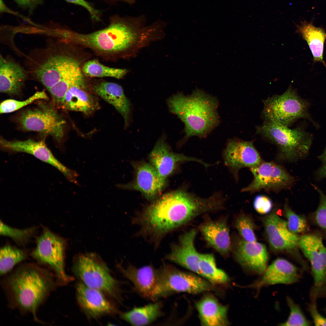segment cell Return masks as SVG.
<instances>
[{
  "label": "cell",
  "instance_id": "6da1fadb",
  "mask_svg": "<svg viewBox=\"0 0 326 326\" xmlns=\"http://www.w3.org/2000/svg\"><path fill=\"white\" fill-rule=\"evenodd\" d=\"M217 197L202 198L183 190L163 195L144 210L140 221L146 231L164 234L204 213L218 210Z\"/></svg>",
  "mask_w": 326,
  "mask_h": 326
},
{
  "label": "cell",
  "instance_id": "7a4b0ae2",
  "mask_svg": "<svg viewBox=\"0 0 326 326\" xmlns=\"http://www.w3.org/2000/svg\"><path fill=\"white\" fill-rule=\"evenodd\" d=\"M140 17H114L109 24L100 30L87 34L62 28V39L73 45L91 51L106 60L114 61L127 56L137 39L145 34Z\"/></svg>",
  "mask_w": 326,
  "mask_h": 326
},
{
  "label": "cell",
  "instance_id": "3957f363",
  "mask_svg": "<svg viewBox=\"0 0 326 326\" xmlns=\"http://www.w3.org/2000/svg\"><path fill=\"white\" fill-rule=\"evenodd\" d=\"M4 284L11 306L31 313L39 321L37 311L57 284L54 274L37 265L27 264L18 267Z\"/></svg>",
  "mask_w": 326,
  "mask_h": 326
},
{
  "label": "cell",
  "instance_id": "277c9868",
  "mask_svg": "<svg viewBox=\"0 0 326 326\" xmlns=\"http://www.w3.org/2000/svg\"><path fill=\"white\" fill-rule=\"evenodd\" d=\"M167 103L170 111L184 123L186 139L205 137L219 124L217 100L200 91L188 96L175 94Z\"/></svg>",
  "mask_w": 326,
  "mask_h": 326
},
{
  "label": "cell",
  "instance_id": "5b68a950",
  "mask_svg": "<svg viewBox=\"0 0 326 326\" xmlns=\"http://www.w3.org/2000/svg\"><path fill=\"white\" fill-rule=\"evenodd\" d=\"M61 46L47 47L34 60L30 72L48 90L63 78L81 71L89 56L82 47L60 39Z\"/></svg>",
  "mask_w": 326,
  "mask_h": 326
},
{
  "label": "cell",
  "instance_id": "8992f818",
  "mask_svg": "<svg viewBox=\"0 0 326 326\" xmlns=\"http://www.w3.org/2000/svg\"><path fill=\"white\" fill-rule=\"evenodd\" d=\"M72 269L75 275L87 286L117 300L120 299L118 281L112 276L106 264L96 254L78 255L74 258Z\"/></svg>",
  "mask_w": 326,
  "mask_h": 326
},
{
  "label": "cell",
  "instance_id": "52a82bcc",
  "mask_svg": "<svg viewBox=\"0 0 326 326\" xmlns=\"http://www.w3.org/2000/svg\"><path fill=\"white\" fill-rule=\"evenodd\" d=\"M257 132L275 143L281 157L292 161L306 157L312 143V138L298 128L292 129L270 120H265L257 128Z\"/></svg>",
  "mask_w": 326,
  "mask_h": 326
},
{
  "label": "cell",
  "instance_id": "ba28073f",
  "mask_svg": "<svg viewBox=\"0 0 326 326\" xmlns=\"http://www.w3.org/2000/svg\"><path fill=\"white\" fill-rule=\"evenodd\" d=\"M66 242L65 239L43 227L38 238L31 256L40 263L48 266L53 271L57 285L68 284L74 278L67 275L65 270V254Z\"/></svg>",
  "mask_w": 326,
  "mask_h": 326
},
{
  "label": "cell",
  "instance_id": "9c48e42d",
  "mask_svg": "<svg viewBox=\"0 0 326 326\" xmlns=\"http://www.w3.org/2000/svg\"><path fill=\"white\" fill-rule=\"evenodd\" d=\"M263 103L265 120L288 126L298 118H309L308 104L290 86L282 94L269 97Z\"/></svg>",
  "mask_w": 326,
  "mask_h": 326
},
{
  "label": "cell",
  "instance_id": "30bf717a",
  "mask_svg": "<svg viewBox=\"0 0 326 326\" xmlns=\"http://www.w3.org/2000/svg\"><path fill=\"white\" fill-rule=\"evenodd\" d=\"M299 247L311 266L313 283L312 292L318 296L326 295V247L322 235L310 232L300 236Z\"/></svg>",
  "mask_w": 326,
  "mask_h": 326
},
{
  "label": "cell",
  "instance_id": "8fae6325",
  "mask_svg": "<svg viewBox=\"0 0 326 326\" xmlns=\"http://www.w3.org/2000/svg\"><path fill=\"white\" fill-rule=\"evenodd\" d=\"M18 120L24 129L50 135L59 143L63 140L65 121L53 107L44 103L27 109L20 115Z\"/></svg>",
  "mask_w": 326,
  "mask_h": 326
},
{
  "label": "cell",
  "instance_id": "7c38bea8",
  "mask_svg": "<svg viewBox=\"0 0 326 326\" xmlns=\"http://www.w3.org/2000/svg\"><path fill=\"white\" fill-rule=\"evenodd\" d=\"M266 235L271 247L277 251H287L293 253L296 260L303 271L309 269L306 262L297 251L299 247L300 236L290 231L286 221L275 213L267 216L264 219Z\"/></svg>",
  "mask_w": 326,
  "mask_h": 326
},
{
  "label": "cell",
  "instance_id": "4fadbf2b",
  "mask_svg": "<svg viewBox=\"0 0 326 326\" xmlns=\"http://www.w3.org/2000/svg\"><path fill=\"white\" fill-rule=\"evenodd\" d=\"M123 275L133 284L136 290L142 297L153 301L168 295L164 286L159 268L151 265L137 268L129 265L120 266Z\"/></svg>",
  "mask_w": 326,
  "mask_h": 326
},
{
  "label": "cell",
  "instance_id": "5bb4252c",
  "mask_svg": "<svg viewBox=\"0 0 326 326\" xmlns=\"http://www.w3.org/2000/svg\"><path fill=\"white\" fill-rule=\"evenodd\" d=\"M0 143L2 149L7 151L24 152L33 155L58 169L68 181L77 185H79L77 180L78 173L68 168L59 161L47 146L44 140L35 141L29 139L24 141H8L1 138Z\"/></svg>",
  "mask_w": 326,
  "mask_h": 326
},
{
  "label": "cell",
  "instance_id": "9a60e30c",
  "mask_svg": "<svg viewBox=\"0 0 326 326\" xmlns=\"http://www.w3.org/2000/svg\"><path fill=\"white\" fill-rule=\"evenodd\" d=\"M250 169L253 180L242 191L254 192L263 189L277 190L289 187L294 181L284 169L272 162H261Z\"/></svg>",
  "mask_w": 326,
  "mask_h": 326
},
{
  "label": "cell",
  "instance_id": "2e32d148",
  "mask_svg": "<svg viewBox=\"0 0 326 326\" xmlns=\"http://www.w3.org/2000/svg\"><path fill=\"white\" fill-rule=\"evenodd\" d=\"M159 269L168 295L175 292L197 294L213 289L211 283L195 274L182 271L168 264L163 265Z\"/></svg>",
  "mask_w": 326,
  "mask_h": 326
},
{
  "label": "cell",
  "instance_id": "e0dca14e",
  "mask_svg": "<svg viewBox=\"0 0 326 326\" xmlns=\"http://www.w3.org/2000/svg\"><path fill=\"white\" fill-rule=\"evenodd\" d=\"M135 171L133 180L126 184H117L116 187L123 190H133L140 192L149 200H154L165 186L163 180L155 168L144 162L133 164Z\"/></svg>",
  "mask_w": 326,
  "mask_h": 326
},
{
  "label": "cell",
  "instance_id": "ac0fdd59",
  "mask_svg": "<svg viewBox=\"0 0 326 326\" xmlns=\"http://www.w3.org/2000/svg\"><path fill=\"white\" fill-rule=\"evenodd\" d=\"M233 252L237 262L249 273L260 275L267 266L268 255L264 244L239 239L234 245Z\"/></svg>",
  "mask_w": 326,
  "mask_h": 326
},
{
  "label": "cell",
  "instance_id": "d6986e66",
  "mask_svg": "<svg viewBox=\"0 0 326 326\" xmlns=\"http://www.w3.org/2000/svg\"><path fill=\"white\" fill-rule=\"evenodd\" d=\"M299 269L283 258H278L267 266L258 279L246 286L256 290L257 292L263 287L276 284H290L298 282L300 278Z\"/></svg>",
  "mask_w": 326,
  "mask_h": 326
},
{
  "label": "cell",
  "instance_id": "ffe728a7",
  "mask_svg": "<svg viewBox=\"0 0 326 326\" xmlns=\"http://www.w3.org/2000/svg\"><path fill=\"white\" fill-rule=\"evenodd\" d=\"M149 158L150 163L165 181L180 162L194 161L206 167L210 165L201 160L172 152L166 142L165 136H162L157 141L150 153Z\"/></svg>",
  "mask_w": 326,
  "mask_h": 326
},
{
  "label": "cell",
  "instance_id": "44dd1931",
  "mask_svg": "<svg viewBox=\"0 0 326 326\" xmlns=\"http://www.w3.org/2000/svg\"><path fill=\"white\" fill-rule=\"evenodd\" d=\"M223 155L225 164L236 175L240 169L244 167L252 168L262 162L251 141L229 140Z\"/></svg>",
  "mask_w": 326,
  "mask_h": 326
},
{
  "label": "cell",
  "instance_id": "7402d4cb",
  "mask_svg": "<svg viewBox=\"0 0 326 326\" xmlns=\"http://www.w3.org/2000/svg\"><path fill=\"white\" fill-rule=\"evenodd\" d=\"M76 294L79 305L89 317L96 318L117 312L115 307L104 293L87 286L81 281L76 285Z\"/></svg>",
  "mask_w": 326,
  "mask_h": 326
},
{
  "label": "cell",
  "instance_id": "603a6c76",
  "mask_svg": "<svg viewBox=\"0 0 326 326\" xmlns=\"http://www.w3.org/2000/svg\"><path fill=\"white\" fill-rule=\"evenodd\" d=\"M89 91L115 107L123 117L126 127L129 124L130 115V104L122 87L116 83L101 80H87Z\"/></svg>",
  "mask_w": 326,
  "mask_h": 326
},
{
  "label": "cell",
  "instance_id": "cb8c5ba5",
  "mask_svg": "<svg viewBox=\"0 0 326 326\" xmlns=\"http://www.w3.org/2000/svg\"><path fill=\"white\" fill-rule=\"evenodd\" d=\"M197 231L191 229L182 235L178 245L174 246L166 258L200 275L199 269L200 254L197 251L194 241Z\"/></svg>",
  "mask_w": 326,
  "mask_h": 326
},
{
  "label": "cell",
  "instance_id": "d4e9b609",
  "mask_svg": "<svg viewBox=\"0 0 326 326\" xmlns=\"http://www.w3.org/2000/svg\"><path fill=\"white\" fill-rule=\"evenodd\" d=\"M199 228L208 245L223 256L229 254L231 244L229 229L225 220H207Z\"/></svg>",
  "mask_w": 326,
  "mask_h": 326
},
{
  "label": "cell",
  "instance_id": "484cf974",
  "mask_svg": "<svg viewBox=\"0 0 326 326\" xmlns=\"http://www.w3.org/2000/svg\"><path fill=\"white\" fill-rule=\"evenodd\" d=\"M91 92L88 87L87 79L85 78L69 88L61 104L66 109L89 114L98 106Z\"/></svg>",
  "mask_w": 326,
  "mask_h": 326
},
{
  "label": "cell",
  "instance_id": "4316f807",
  "mask_svg": "<svg viewBox=\"0 0 326 326\" xmlns=\"http://www.w3.org/2000/svg\"><path fill=\"white\" fill-rule=\"evenodd\" d=\"M27 72L22 66L11 59L1 56L0 91L12 95L19 94L27 79Z\"/></svg>",
  "mask_w": 326,
  "mask_h": 326
},
{
  "label": "cell",
  "instance_id": "83f0119b",
  "mask_svg": "<svg viewBox=\"0 0 326 326\" xmlns=\"http://www.w3.org/2000/svg\"><path fill=\"white\" fill-rule=\"evenodd\" d=\"M196 307L202 325L224 326L229 324L227 307L212 296L203 297L197 302Z\"/></svg>",
  "mask_w": 326,
  "mask_h": 326
},
{
  "label": "cell",
  "instance_id": "f1b7e54d",
  "mask_svg": "<svg viewBox=\"0 0 326 326\" xmlns=\"http://www.w3.org/2000/svg\"><path fill=\"white\" fill-rule=\"evenodd\" d=\"M296 32L301 34L307 42L315 62H320L325 65L323 59L324 45L326 33L323 28L313 25L312 22L301 21L296 25Z\"/></svg>",
  "mask_w": 326,
  "mask_h": 326
},
{
  "label": "cell",
  "instance_id": "f546056e",
  "mask_svg": "<svg viewBox=\"0 0 326 326\" xmlns=\"http://www.w3.org/2000/svg\"><path fill=\"white\" fill-rule=\"evenodd\" d=\"M162 303L160 302L145 306L135 307L129 311L122 313V319L133 326H144L149 324L163 314Z\"/></svg>",
  "mask_w": 326,
  "mask_h": 326
},
{
  "label": "cell",
  "instance_id": "4dcf8cb0",
  "mask_svg": "<svg viewBox=\"0 0 326 326\" xmlns=\"http://www.w3.org/2000/svg\"><path fill=\"white\" fill-rule=\"evenodd\" d=\"M199 269L200 275L211 284H224L229 280L227 274L217 267L212 254L200 253Z\"/></svg>",
  "mask_w": 326,
  "mask_h": 326
},
{
  "label": "cell",
  "instance_id": "1f68e13d",
  "mask_svg": "<svg viewBox=\"0 0 326 326\" xmlns=\"http://www.w3.org/2000/svg\"><path fill=\"white\" fill-rule=\"evenodd\" d=\"M82 71L86 77H110L117 79L123 78L128 70L110 67L101 63L97 59L87 60L83 63Z\"/></svg>",
  "mask_w": 326,
  "mask_h": 326
},
{
  "label": "cell",
  "instance_id": "d6a6232c",
  "mask_svg": "<svg viewBox=\"0 0 326 326\" xmlns=\"http://www.w3.org/2000/svg\"><path fill=\"white\" fill-rule=\"evenodd\" d=\"M27 257L26 252L22 249L9 245L2 247L0 251V275L6 274Z\"/></svg>",
  "mask_w": 326,
  "mask_h": 326
},
{
  "label": "cell",
  "instance_id": "836d02e7",
  "mask_svg": "<svg viewBox=\"0 0 326 326\" xmlns=\"http://www.w3.org/2000/svg\"><path fill=\"white\" fill-rule=\"evenodd\" d=\"M85 78L82 72L64 78L50 88L49 91L55 103L60 104L63 101L66 92L72 85Z\"/></svg>",
  "mask_w": 326,
  "mask_h": 326
},
{
  "label": "cell",
  "instance_id": "e575fe53",
  "mask_svg": "<svg viewBox=\"0 0 326 326\" xmlns=\"http://www.w3.org/2000/svg\"><path fill=\"white\" fill-rule=\"evenodd\" d=\"M0 234L11 238L18 244L25 245L34 234L36 228L31 227L24 229L13 228L1 220L0 224Z\"/></svg>",
  "mask_w": 326,
  "mask_h": 326
},
{
  "label": "cell",
  "instance_id": "d590c367",
  "mask_svg": "<svg viewBox=\"0 0 326 326\" xmlns=\"http://www.w3.org/2000/svg\"><path fill=\"white\" fill-rule=\"evenodd\" d=\"M285 213L287 227L290 231L302 235L311 232L309 223L305 215L296 214L287 206L285 207Z\"/></svg>",
  "mask_w": 326,
  "mask_h": 326
},
{
  "label": "cell",
  "instance_id": "8d00e7d4",
  "mask_svg": "<svg viewBox=\"0 0 326 326\" xmlns=\"http://www.w3.org/2000/svg\"><path fill=\"white\" fill-rule=\"evenodd\" d=\"M48 96L44 91L36 92L26 100L19 101L14 99H7L1 104L0 113H8L15 111L28 105L34 101L40 99L47 100Z\"/></svg>",
  "mask_w": 326,
  "mask_h": 326
},
{
  "label": "cell",
  "instance_id": "74e56055",
  "mask_svg": "<svg viewBox=\"0 0 326 326\" xmlns=\"http://www.w3.org/2000/svg\"><path fill=\"white\" fill-rule=\"evenodd\" d=\"M286 302L290 309L287 320L280 324L281 326H310L311 322L305 317L299 305L290 297H286Z\"/></svg>",
  "mask_w": 326,
  "mask_h": 326
},
{
  "label": "cell",
  "instance_id": "f35d334b",
  "mask_svg": "<svg viewBox=\"0 0 326 326\" xmlns=\"http://www.w3.org/2000/svg\"><path fill=\"white\" fill-rule=\"evenodd\" d=\"M314 187L319 194V201L316 210L311 215V219L322 233L326 235V194L316 186Z\"/></svg>",
  "mask_w": 326,
  "mask_h": 326
},
{
  "label": "cell",
  "instance_id": "ab89813d",
  "mask_svg": "<svg viewBox=\"0 0 326 326\" xmlns=\"http://www.w3.org/2000/svg\"><path fill=\"white\" fill-rule=\"evenodd\" d=\"M235 227L239 235L244 240L251 242H256L253 222L249 216L242 215L236 220Z\"/></svg>",
  "mask_w": 326,
  "mask_h": 326
},
{
  "label": "cell",
  "instance_id": "60d3db41",
  "mask_svg": "<svg viewBox=\"0 0 326 326\" xmlns=\"http://www.w3.org/2000/svg\"><path fill=\"white\" fill-rule=\"evenodd\" d=\"M254 207L256 211L261 214L268 213L273 207V203L270 199L263 195L256 196L254 201Z\"/></svg>",
  "mask_w": 326,
  "mask_h": 326
},
{
  "label": "cell",
  "instance_id": "b9f144b4",
  "mask_svg": "<svg viewBox=\"0 0 326 326\" xmlns=\"http://www.w3.org/2000/svg\"><path fill=\"white\" fill-rule=\"evenodd\" d=\"M308 309L315 325L316 326H326V318L318 312L316 302H311L308 305Z\"/></svg>",
  "mask_w": 326,
  "mask_h": 326
},
{
  "label": "cell",
  "instance_id": "7bdbcfd3",
  "mask_svg": "<svg viewBox=\"0 0 326 326\" xmlns=\"http://www.w3.org/2000/svg\"><path fill=\"white\" fill-rule=\"evenodd\" d=\"M66 2L81 6L89 12L92 18L97 21L100 20L99 11L85 0H65Z\"/></svg>",
  "mask_w": 326,
  "mask_h": 326
},
{
  "label": "cell",
  "instance_id": "ee69618b",
  "mask_svg": "<svg viewBox=\"0 0 326 326\" xmlns=\"http://www.w3.org/2000/svg\"><path fill=\"white\" fill-rule=\"evenodd\" d=\"M318 157L321 165L316 172L317 176L320 179H326V148Z\"/></svg>",
  "mask_w": 326,
  "mask_h": 326
},
{
  "label": "cell",
  "instance_id": "f6af8a7d",
  "mask_svg": "<svg viewBox=\"0 0 326 326\" xmlns=\"http://www.w3.org/2000/svg\"><path fill=\"white\" fill-rule=\"evenodd\" d=\"M18 5L32 11L38 5L42 3V0H14Z\"/></svg>",
  "mask_w": 326,
  "mask_h": 326
},
{
  "label": "cell",
  "instance_id": "bcb514c9",
  "mask_svg": "<svg viewBox=\"0 0 326 326\" xmlns=\"http://www.w3.org/2000/svg\"><path fill=\"white\" fill-rule=\"evenodd\" d=\"M129 4H132L136 0H120Z\"/></svg>",
  "mask_w": 326,
  "mask_h": 326
},
{
  "label": "cell",
  "instance_id": "7dc6e473",
  "mask_svg": "<svg viewBox=\"0 0 326 326\" xmlns=\"http://www.w3.org/2000/svg\"><path fill=\"white\" fill-rule=\"evenodd\" d=\"M325 312H326V308H325Z\"/></svg>",
  "mask_w": 326,
  "mask_h": 326
}]
</instances>
